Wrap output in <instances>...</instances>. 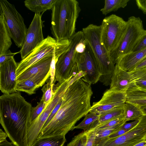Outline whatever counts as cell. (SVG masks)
<instances>
[{"instance_id":"6da1fadb","label":"cell","mask_w":146,"mask_h":146,"mask_svg":"<svg viewBox=\"0 0 146 146\" xmlns=\"http://www.w3.org/2000/svg\"><path fill=\"white\" fill-rule=\"evenodd\" d=\"M81 78L77 74L70 80L60 108L51 120L41 130L37 138L65 136L74 129L77 121L89 112L93 92L91 85Z\"/></svg>"},{"instance_id":"7a4b0ae2","label":"cell","mask_w":146,"mask_h":146,"mask_svg":"<svg viewBox=\"0 0 146 146\" xmlns=\"http://www.w3.org/2000/svg\"><path fill=\"white\" fill-rule=\"evenodd\" d=\"M32 108L18 92L0 97V123L16 146H28L27 132Z\"/></svg>"},{"instance_id":"3957f363","label":"cell","mask_w":146,"mask_h":146,"mask_svg":"<svg viewBox=\"0 0 146 146\" xmlns=\"http://www.w3.org/2000/svg\"><path fill=\"white\" fill-rule=\"evenodd\" d=\"M51 33L56 42L69 40L76 33L81 9L76 0H57L51 9Z\"/></svg>"},{"instance_id":"277c9868","label":"cell","mask_w":146,"mask_h":146,"mask_svg":"<svg viewBox=\"0 0 146 146\" xmlns=\"http://www.w3.org/2000/svg\"><path fill=\"white\" fill-rule=\"evenodd\" d=\"M84 37L95 57L101 74L99 80L103 85H110L115 69L109 53L100 43L101 26L90 24L82 29Z\"/></svg>"},{"instance_id":"5b68a950","label":"cell","mask_w":146,"mask_h":146,"mask_svg":"<svg viewBox=\"0 0 146 146\" xmlns=\"http://www.w3.org/2000/svg\"><path fill=\"white\" fill-rule=\"evenodd\" d=\"M125 34L119 45L109 53L112 62L116 64L123 56L132 52L141 38L146 34L142 21L139 17L133 16L129 17Z\"/></svg>"},{"instance_id":"8992f818","label":"cell","mask_w":146,"mask_h":146,"mask_svg":"<svg viewBox=\"0 0 146 146\" xmlns=\"http://www.w3.org/2000/svg\"><path fill=\"white\" fill-rule=\"evenodd\" d=\"M84 38L82 31L76 32L69 39L70 44L68 48L59 57L56 63L54 82L57 81L61 84L78 73L74 58L76 46Z\"/></svg>"},{"instance_id":"52a82bcc","label":"cell","mask_w":146,"mask_h":146,"mask_svg":"<svg viewBox=\"0 0 146 146\" xmlns=\"http://www.w3.org/2000/svg\"><path fill=\"white\" fill-rule=\"evenodd\" d=\"M100 26V43L109 53L119 45L126 31L127 21L112 14L104 18Z\"/></svg>"},{"instance_id":"ba28073f","label":"cell","mask_w":146,"mask_h":146,"mask_svg":"<svg viewBox=\"0 0 146 146\" xmlns=\"http://www.w3.org/2000/svg\"><path fill=\"white\" fill-rule=\"evenodd\" d=\"M0 10L4 15L12 39L16 46L21 48L27 29L23 18L14 5L6 0H0Z\"/></svg>"},{"instance_id":"9c48e42d","label":"cell","mask_w":146,"mask_h":146,"mask_svg":"<svg viewBox=\"0 0 146 146\" xmlns=\"http://www.w3.org/2000/svg\"><path fill=\"white\" fill-rule=\"evenodd\" d=\"M66 40L57 42L54 38L48 35L27 57L18 63L16 70L17 77L31 66L42 58L53 55L54 52Z\"/></svg>"},{"instance_id":"30bf717a","label":"cell","mask_w":146,"mask_h":146,"mask_svg":"<svg viewBox=\"0 0 146 146\" xmlns=\"http://www.w3.org/2000/svg\"><path fill=\"white\" fill-rule=\"evenodd\" d=\"M86 42L84 52L82 53L76 52L74 60L77 64L78 72L82 71L85 74L81 78L82 80L91 85L95 84L99 81L101 74L95 56Z\"/></svg>"},{"instance_id":"8fae6325","label":"cell","mask_w":146,"mask_h":146,"mask_svg":"<svg viewBox=\"0 0 146 146\" xmlns=\"http://www.w3.org/2000/svg\"><path fill=\"white\" fill-rule=\"evenodd\" d=\"M146 135V115H143L132 129L118 137H105L96 146H133L144 140Z\"/></svg>"},{"instance_id":"7c38bea8","label":"cell","mask_w":146,"mask_h":146,"mask_svg":"<svg viewBox=\"0 0 146 146\" xmlns=\"http://www.w3.org/2000/svg\"><path fill=\"white\" fill-rule=\"evenodd\" d=\"M42 15L35 13L27 29L23 46L19 51L22 60L27 57L45 39L42 33L44 21L42 20Z\"/></svg>"},{"instance_id":"4fadbf2b","label":"cell","mask_w":146,"mask_h":146,"mask_svg":"<svg viewBox=\"0 0 146 146\" xmlns=\"http://www.w3.org/2000/svg\"><path fill=\"white\" fill-rule=\"evenodd\" d=\"M126 92L106 90L99 101L93 103L89 112L100 115L117 108L123 107L126 100Z\"/></svg>"},{"instance_id":"5bb4252c","label":"cell","mask_w":146,"mask_h":146,"mask_svg":"<svg viewBox=\"0 0 146 146\" xmlns=\"http://www.w3.org/2000/svg\"><path fill=\"white\" fill-rule=\"evenodd\" d=\"M17 66L14 57L0 64V89L3 94L17 92Z\"/></svg>"},{"instance_id":"9a60e30c","label":"cell","mask_w":146,"mask_h":146,"mask_svg":"<svg viewBox=\"0 0 146 146\" xmlns=\"http://www.w3.org/2000/svg\"><path fill=\"white\" fill-rule=\"evenodd\" d=\"M133 81L131 72L122 69L116 64L109 89L116 92H126L131 87Z\"/></svg>"},{"instance_id":"2e32d148","label":"cell","mask_w":146,"mask_h":146,"mask_svg":"<svg viewBox=\"0 0 146 146\" xmlns=\"http://www.w3.org/2000/svg\"><path fill=\"white\" fill-rule=\"evenodd\" d=\"M52 56L45 57L31 66L17 77V82L29 78L39 74L50 72Z\"/></svg>"},{"instance_id":"e0dca14e","label":"cell","mask_w":146,"mask_h":146,"mask_svg":"<svg viewBox=\"0 0 146 146\" xmlns=\"http://www.w3.org/2000/svg\"><path fill=\"white\" fill-rule=\"evenodd\" d=\"M145 58L146 48L123 56L116 64L122 69L130 72L134 70L137 65Z\"/></svg>"},{"instance_id":"ac0fdd59","label":"cell","mask_w":146,"mask_h":146,"mask_svg":"<svg viewBox=\"0 0 146 146\" xmlns=\"http://www.w3.org/2000/svg\"><path fill=\"white\" fill-rule=\"evenodd\" d=\"M0 55L9 50L12 44L11 36L4 15L0 10Z\"/></svg>"},{"instance_id":"d6986e66","label":"cell","mask_w":146,"mask_h":146,"mask_svg":"<svg viewBox=\"0 0 146 146\" xmlns=\"http://www.w3.org/2000/svg\"><path fill=\"white\" fill-rule=\"evenodd\" d=\"M57 0H26L25 6L28 9L35 13L40 14L45 11L51 9Z\"/></svg>"},{"instance_id":"ffe728a7","label":"cell","mask_w":146,"mask_h":146,"mask_svg":"<svg viewBox=\"0 0 146 146\" xmlns=\"http://www.w3.org/2000/svg\"><path fill=\"white\" fill-rule=\"evenodd\" d=\"M130 72L133 75V81L131 87L129 90L146 92V67Z\"/></svg>"},{"instance_id":"44dd1931","label":"cell","mask_w":146,"mask_h":146,"mask_svg":"<svg viewBox=\"0 0 146 146\" xmlns=\"http://www.w3.org/2000/svg\"><path fill=\"white\" fill-rule=\"evenodd\" d=\"M66 141L65 136L37 138L31 146H63Z\"/></svg>"},{"instance_id":"7402d4cb","label":"cell","mask_w":146,"mask_h":146,"mask_svg":"<svg viewBox=\"0 0 146 146\" xmlns=\"http://www.w3.org/2000/svg\"><path fill=\"white\" fill-rule=\"evenodd\" d=\"M123 108V115L126 122L139 119L143 115L140 107L133 104L126 102Z\"/></svg>"},{"instance_id":"603a6c76","label":"cell","mask_w":146,"mask_h":146,"mask_svg":"<svg viewBox=\"0 0 146 146\" xmlns=\"http://www.w3.org/2000/svg\"><path fill=\"white\" fill-rule=\"evenodd\" d=\"M126 102L139 107L146 105V93L136 90H128L126 92Z\"/></svg>"},{"instance_id":"cb8c5ba5","label":"cell","mask_w":146,"mask_h":146,"mask_svg":"<svg viewBox=\"0 0 146 146\" xmlns=\"http://www.w3.org/2000/svg\"><path fill=\"white\" fill-rule=\"evenodd\" d=\"M40 86L32 78H29L17 82V92H23L29 95L35 93L36 90Z\"/></svg>"},{"instance_id":"d4e9b609","label":"cell","mask_w":146,"mask_h":146,"mask_svg":"<svg viewBox=\"0 0 146 146\" xmlns=\"http://www.w3.org/2000/svg\"><path fill=\"white\" fill-rule=\"evenodd\" d=\"M129 0H105L103 8L100 10L102 14L106 15L113 11H117L120 8H124Z\"/></svg>"},{"instance_id":"484cf974","label":"cell","mask_w":146,"mask_h":146,"mask_svg":"<svg viewBox=\"0 0 146 146\" xmlns=\"http://www.w3.org/2000/svg\"><path fill=\"white\" fill-rule=\"evenodd\" d=\"M123 107H121L106 112L100 115L98 123H102L117 118L123 114Z\"/></svg>"},{"instance_id":"4316f807","label":"cell","mask_w":146,"mask_h":146,"mask_svg":"<svg viewBox=\"0 0 146 146\" xmlns=\"http://www.w3.org/2000/svg\"><path fill=\"white\" fill-rule=\"evenodd\" d=\"M125 123L119 124L116 125L96 130L95 139V146L102 139L108 137L110 135L120 129Z\"/></svg>"},{"instance_id":"83f0119b","label":"cell","mask_w":146,"mask_h":146,"mask_svg":"<svg viewBox=\"0 0 146 146\" xmlns=\"http://www.w3.org/2000/svg\"><path fill=\"white\" fill-rule=\"evenodd\" d=\"M99 117L100 115L89 112L85 116L84 119L81 122L75 126L74 129H82L84 130V131H86L93 123L99 119Z\"/></svg>"},{"instance_id":"f1b7e54d","label":"cell","mask_w":146,"mask_h":146,"mask_svg":"<svg viewBox=\"0 0 146 146\" xmlns=\"http://www.w3.org/2000/svg\"><path fill=\"white\" fill-rule=\"evenodd\" d=\"M47 81V84L41 89L43 94L40 101L48 104L51 101L54 94L53 89L54 84H51L50 78Z\"/></svg>"},{"instance_id":"f546056e","label":"cell","mask_w":146,"mask_h":146,"mask_svg":"<svg viewBox=\"0 0 146 146\" xmlns=\"http://www.w3.org/2000/svg\"><path fill=\"white\" fill-rule=\"evenodd\" d=\"M126 122L124 118L123 114L121 116L115 119L105 122L98 124L97 120L94 122L95 128L96 130L114 126L119 124Z\"/></svg>"},{"instance_id":"4dcf8cb0","label":"cell","mask_w":146,"mask_h":146,"mask_svg":"<svg viewBox=\"0 0 146 146\" xmlns=\"http://www.w3.org/2000/svg\"><path fill=\"white\" fill-rule=\"evenodd\" d=\"M87 138L86 131H82L75 136L66 146H85Z\"/></svg>"},{"instance_id":"1f68e13d","label":"cell","mask_w":146,"mask_h":146,"mask_svg":"<svg viewBox=\"0 0 146 146\" xmlns=\"http://www.w3.org/2000/svg\"><path fill=\"white\" fill-rule=\"evenodd\" d=\"M49 104L40 101L36 107L32 108L30 115L29 124L34 121L40 115Z\"/></svg>"},{"instance_id":"d6a6232c","label":"cell","mask_w":146,"mask_h":146,"mask_svg":"<svg viewBox=\"0 0 146 146\" xmlns=\"http://www.w3.org/2000/svg\"><path fill=\"white\" fill-rule=\"evenodd\" d=\"M87 133V141L85 146H95V139L96 135V130L95 128L94 122L86 131Z\"/></svg>"},{"instance_id":"836d02e7","label":"cell","mask_w":146,"mask_h":146,"mask_svg":"<svg viewBox=\"0 0 146 146\" xmlns=\"http://www.w3.org/2000/svg\"><path fill=\"white\" fill-rule=\"evenodd\" d=\"M19 53V52L13 53L8 50L2 54L0 55V64L13 58L16 54Z\"/></svg>"},{"instance_id":"e575fe53","label":"cell","mask_w":146,"mask_h":146,"mask_svg":"<svg viewBox=\"0 0 146 146\" xmlns=\"http://www.w3.org/2000/svg\"><path fill=\"white\" fill-rule=\"evenodd\" d=\"M62 101L63 97L52 110L49 117L44 125L42 129L44 128L54 117L60 108L62 104Z\"/></svg>"},{"instance_id":"d590c367","label":"cell","mask_w":146,"mask_h":146,"mask_svg":"<svg viewBox=\"0 0 146 146\" xmlns=\"http://www.w3.org/2000/svg\"><path fill=\"white\" fill-rule=\"evenodd\" d=\"M146 48V34L141 39L134 48L132 52H136Z\"/></svg>"},{"instance_id":"8d00e7d4","label":"cell","mask_w":146,"mask_h":146,"mask_svg":"<svg viewBox=\"0 0 146 146\" xmlns=\"http://www.w3.org/2000/svg\"><path fill=\"white\" fill-rule=\"evenodd\" d=\"M86 41L84 37L77 44L76 48V52L77 53H83L86 48Z\"/></svg>"},{"instance_id":"74e56055","label":"cell","mask_w":146,"mask_h":146,"mask_svg":"<svg viewBox=\"0 0 146 146\" xmlns=\"http://www.w3.org/2000/svg\"><path fill=\"white\" fill-rule=\"evenodd\" d=\"M139 119L130 123H127L126 122L123 125L121 129L126 130H130L136 126L139 122Z\"/></svg>"},{"instance_id":"f35d334b","label":"cell","mask_w":146,"mask_h":146,"mask_svg":"<svg viewBox=\"0 0 146 146\" xmlns=\"http://www.w3.org/2000/svg\"><path fill=\"white\" fill-rule=\"evenodd\" d=\"M135 1L138 8L146 14V0H136Z\"/></svg>"},{"instance_id":"ab89813d","label":"cell","mask_w":146,"mask_h":146,"mask_svg":"<svg viewBox=\"0 0 146 146\" xmlns=\"http://www.w3.org/2000/svg\"><path fill=\"white\" fill-rule=\"evenodd\" d=\"M130 130H126L120 129L119 130L110 135L108 137L109 138H113L119 136L126 133Z\"/></svg>"},{"instance_id":"60d3db41","label":"cell","mask_w":146,"mask_h":146,"mask_svg":"<svg viewBox=\"0 0 146 146\" xmlns=\"http://www.w3.org/2000/svg\"><path fill=\"white\" fill-rule=\"evenodd\" d=\"M8 137L7 133L4 132L1 129H0V143L6 140V138Z\"/></svg>"},{"instance_id":"b9f144b4","label":"cell","mask_w":146,"mask_h":146,"mask_svg":"<svg viewBox=\"0 0 146 146\" xmlns=\"http://www.w3.org/2000/svg\"><path fill=\"white\" fill-rule=\"evenodd\" d=\"M145 67H146V58L139 64L134 70H137Z\"/></svg>"},{"instance_id":"7bdbcfd3","label":"cell","mask_w":146,"mask_h":146,"mask_svg":"<svg viewBox=\"0 0 146 146\" xmlns=\"http://www.w3.org/2000/svg\"><path fill=\"white\" fill-rule=\"evenodd\" d=\"M0 146H16L12 142L8 141L7 140L0 143Z\"/></svg>"},{"instance_id":"ee69618b","label":"cell","mask_w":146,"mask_h":146,"mask_svg":"<svg viewBox=\"0 0 146 146\" xmlns=\"http://www.w3.org/2000/svg\"><path fill=\"white\" fill-rule=\"evenodd\" d=\"M133 146H146V140L144 139Z\"/></svg>"},{"instance_id":"f6af8a7d","label":"cell","mask_w":146,"mask_h":146,"mask_svg":"<svg viewBox=\"0 0 146 146\" xmlns=\"http://www.w3.org/2000/svg\"><path fill=\"white\" fill-rule=\"evenodd\" d=\"M140 107L143 115H146V105L139 107Z\"/></svg>"},{"instance_id":"bcb514c9","label":"cell","mask_w":146,"mask_h":146,"mask_svg":"<svg viewBox=\"0 0 146 146\" xmlns=\"http://www.w3.org/2000/svg\"><path fill=\"white\" fill-rule=\"evenodd\" d=\"M144 139L146 140V135H145V136Z\"/></svg>"},{"instance_id":"7dc6e473","label":"cell","mask_w":146,"mask_h":146,"mask_svg":"<svg viewBox=\"0 0 146 146\" xmlns=\"http://www.w3.org/2000/svg\"><path fill=\"white\" fill-rule=\"evenodd\" d=\"M145 93H146V92H145Z\"/></svg>"}]
</instances>
